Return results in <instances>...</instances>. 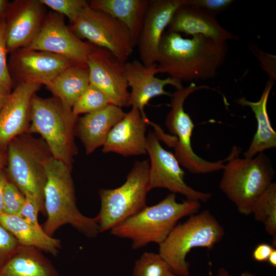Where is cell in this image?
<instances>
[{
  "label": "cell",
  "instance_id": "obj_7",
  "mask_svg": "<svg viewBox=\"0 0 276 276\" xmlns=\"http://www.w3.org/2000/svg\"><path fill=\"white\" fill-rule=\"evenodd\" d=\"M19 135L8 145V172L11 181L26 197L37 203L40 212L46 215L45 164L52 154L45 142L25 133Z\"/></svg>",
  "mask_w": 276,
  "mask_h": 276
},
{
  "label": "cell",
  "instance_id": "obj_3",
  "mask_svg": "<svg viewBox=\"0 0 276 276\" xmlns=\"http://www.w3.org/2000/svg\"><path fill=\"white\" fill-rule=\"evenodd\" d=\"M201 206L198 201L186 199L176 201L174 193L152 206H146L138 213L110 229L117 237L130 239L132 247L139 249L150 243L161 244L178 221L197 213Z\"/></svg>",
  "mask_w": 276,
  "mask_h": 276
},
{
  "label": "cell",
  "instance_id": "obj_23",
  "mask_svg": "<svg viewBox=\"0 0 276 276\" xmlns=\"http://www.w3.org/2000/svg\"><path fill=\"white\" fill-rule=\"evenodd\" d=\"M89 6L107 13L128 29L134 47L141 32L149 0H92Z\"/></svg>",
  "mask_w": 276,
  "mask_h": 276
},
{
  "label": "cell",
  "instance_id": "obj_34",
  "mask_svg": "<svg viewBox=\"0 0 276 276\" xmlns=\"http://www.w3.org/2000/svg\"><path fill=\"white\" fill-rule=\"evenodd\" d=\"M234 2L233 0H186V4L216 16L229 8Z\"/></svg>",
  "mask_w": 276,
  "mask_h": 276
},
{
  "label": "cell",
  "instance_id": "obj_45",
  "mask_svg": "<svg viewBox=\"0 0 276 276\" xmlns=\"http://www.w3.org/2000/svg\"><path fill=\"white\" fill-rule=\"evenodd\" d=\"M172 276H178V275H175V274H174V275H172Z\"/></svg>",
  "mask_w": 276,
  "mask_h": 276
},
{
  "label": "cell",
  "instance_id": "obj_35",
  "mask_svg": "<svg viewBox=\"0 0 276 276\" xmlns=\"http://www.w3.org/2000/svg\"><path fill=\"white\" fill-rule=\"evenodd\" d=\"M249 48L259 60L262 70L269 76L268 80L274 82L276 80L275 56L262 51L253 43L249 44Z\"/></svg>",
  "mask_w": 276,
  "mask_h": 276
},
{
  "label": "cell",
  "instance_id": "obj_26",
  "mask_svg": "<svg viewBox=\"0 0 276 276\" xmlns=\"http://www.w3.org/2000/svg\"><path fill=\"white\" fill-rule=\"evenodd\" d=\"M89 84L87 66L72 64L61 72L47 87L64 106L72 109Z\"/></svg>",
  "mask_w": 276,
  "mask_h": 276
},
{
  "label": "cell",
  "instance_id": "obj_42",
  "mask_svg": "<svg viewBox=\"0 0 276 276\" xmlns=\"http://www.w3.org/2000/svg\"><path fill=\"white\" fill-rule=\"evenodd\" d=\"M215 276H233L224 268H220Z\"/></svg>",
  "mask_w": 276,
  "mask_h": 276
},
{
  "label": "cell",
  "instance_id": "obj_28",
  "mask_svg": "<svg viewBox=\"0 0 276 276\" xmlns=\"http://www.w3.org/2000/svg\"><path fill=\"white\" fill-rule=\"evenodd\" d=\"M174 274L159 254L145 252L134 263L133 276H172Z\"/></svg>",
  "mask_w": 276,
  "mask_h": 276
},
{
  "label": "cell",
  "instance_id": "obj_24",
  "mask_svg": "<svg viewBox=\"0 0 276 276\" xmlns=\"http://www.w3.org/2000/svg\"><path fill=\"white\" fill-rule=\"evenodd\" d=\"M59 274L40 250L21 246L0 269V276H59Z\"/></svg>",
  "mask_w": 276,
  "mask_h": 276
},
{
  "label": "cell",
  "instance_id": "obj_22",
  "mask_svg": "<svg viewBox=\"0 0 276 276\" xmlns=\"http://www.w3.org/2000/svg\"><path fill=\"white\" fill-rule=\"evenodd\" d=\"M274 82L268 80L257 102H251L243 97L236 101L242 106L249 107L257 122V131L249 148L243 153L244 157L252 158L265 150L276 147V132L272 128L267 110V104L271 89Z\"/></svg>",
  "mask_w": 276,
  "mask_h": 276
},
{
  "label": "cell",
  "instance_id": "obj_29",
  "mask_svg": "<svg viewBox=\"0 0 276 276\" xmlns=\"http://www.w3.org/2000/svg\"><path fill=\"white\" fill-rule=\"evenodd\" d=\"M110 103L107 97L99 88L90 83L72 107L76 115L90 113L99 111Z\"/></svg>",
  "mask_w": 276,
  "mask_h": 276
},
{
  "label": "cell",
  "instance_id": "obj_17",
  "mask_svg": "<svg viewBox=\"0 0 276 276\" xmlns=\"http://www.w3.org/2000/svg\"><path fill=\"white\" fill-rule=\"evenodd\" d=\"M74 64L58 55L23 49L13 55L11 65L21 82L44 84L48 87L64 70Z\"/></svg>",
  "mask_w": 276,
  "mask_h": 276
},
{
  "label": "cell",
  "instance_id": "obj_30",
  "mask_svg": "<svg viewBox=\"0 0 276 276\" xmlns=\"http://www.w3.org/2000/svg\"><path fill=\"white\" fill-rule=\"evenodd\" d=\"M26 201V197L11 181L6 183L3 191V214L19 215Z\"/></svg>",
  "mask_w": 276,
  "mask_h": 276
},
{
  "label": "cell",
  "instance_id": "obj_14",
  "mask_svg": "<svg viewBox=\"0 0 276 276\" xmlns=\"http://www.w3.org/2000/svg\"><path fill=\"white\" fill-rule=\"evenodd\" d=\"M186 0H151L146 11L138 38L141 62L145 66L157 63L158 46L165 30L176 11Z\"/></svg>",
  "mask_w": 276,
  "mask_h": 276
},
{
  "label": "cell",
  "instance_id": "obj_32",
  "mask_svg": "<svg viewBox=\"0 0 276 276\" xmlns=\"http://www.w3.org/2000/svg\"><path fill=\"white\" fill-rule=\"evenodd\" d=\"M21 246L13 235L0 223V269Z\"/></svg>",
  "mask_w": 276,
  "mask_h": 276
},
{
  "label": "cell",
  "instance_id": "obj_8",
  "mask_svg": "<svg viewBox=\"0 0 276 276\" xmlns=\"http://www.w3.org/2000/svg\"><path fill=\"white\" fill-rule=\"evenodd\" d=\"M149 160L136 161L125 182L113 189H101L100 211L96 216L100 233L110 230L146 206Z\"/></svg>",
  "mask_w": 276,
  "mask_h": 276
},
{
  "label": "cell",
  "instance_id": "obj_16",
  "mask_svg": "<svg viewBox=\"0 0 276 276\" xmlns=\"http://www.w3.org/2000/svg\"><path fill=\"white\" fill-rule=\"evenodd\" d=\"M41 85L21 82L10 93L0 111V147L24 133L30 120L31 102Z\"/></svg>",
  "mask_w": 276,
  "mask_h": 276
},
{
  "label": "cell",
  "instance_id": "obj_15",
  "mask_svg": "<svg viewBox=\"0 0 276 276\" xmlns=\"http://www.w3.org/2000/svg\"><path fill=\"white\" fill-rule=\"evenodd\" d=\"M125 70L128 86L131 88L129 96V105L139 109L143 117L147 119L144 108L153 98L160 95L171 96L164 87L167 85L175 87L176 89L182 86V82L169 77L159 79L157 64L145 66L137 60L125 63Z\"/></svg>",
  "mask_w": 276,
  "mask_h": 276
},
{
  "label": "cell",
  "instance_id": "obj_44",
  "mask_svg": "<svg viewBox=\"0 0 276 276\" xmlns=\"http://www.w3.org/2000/svg\"><path fill=\"white\" fill-rule=\"evenodd\" d=\"M1 166H2V159L0 156V172H1Z\"/></svg>",
  "mask_w": 276,
  "mask_h": 276
},
{
  "label": "cell",
  "instance_id": "obj_4",
  "mask_svg": "<svg viewBox=\"0 0 276 276\" xmlns=\"http://www.w3.org/2000/svg\"><path fill=\"white\" fill-rule=\"evenodd\" d=\"M78 116L57 97L44 99L35 94L31 102L30 133L40 134L52 156L71 167L77 153L74 142Z\"/></svg>",
  "mask_w": 276,
  "mask_h": 276
},
{
  "label": "cell",
  "instance_id": "obj_9",
  "mask_svg": "<svg viewBox=\"0 0 276 276\" xmlns=\"http://www.w3.org/2000/svg\"><path fill=\"white\" fill-rule=\"evenodd\" d=\"M209 89L206 85L197 86L191 82L186 87L176 89L170 96L171 109L165 120V125L170 134L176 137L173 147L174 155L179 163L190 172L197 174L210 173L223 170L224 163L236 153L233 148L225 159L217 162L207 161L198 156L193 151L191 137L194 125L190 116L185 112L184 103L187 98L195 91Z\"/></svg>",
  "mask_w": 276,
  "mask_h": 276
},
{
  "label": "cell",
  "instance_id": "obj_38",
  "mask_svg": "<svg viewBox=\"0 0 276 276\" xmlns=\"http://www.w3.org/2000/svg\"><path fill=\"white\" fill-rule=\"evenodd\" d=\"M10 93V88L0 84V111Z\"/></svg>",
  "mask_w": 276,
  "mask_h": 276
},
{
  "label": "cell",
  "instance_id": "obj_11",
  "mask_svg": "<svg viewBox=\"0 0 276 276\" xmlns=\"http://www.w3.org/2000/svg\"><path fill=\"white\" fill-rule=\"evenodd\" d=\"M146 151L150 158L148 183L150 190L165 188L173 193L185 196L187 199L206 202L212 194L200 192L185 181V172L172 152L164 149L156 132L149 131L147 136Z\"/></svg>",
  "mask_w": 276,
  "mask_h": 276
},
{
  "label": "cell",
  "instance_id": "obj_40",
  "mask_svg": "<svg viewBox=\"0 0 276 276\" xmlns=\"http://www.w3.org/2000/svg\"><path fill=\"white\" fill-rule=\"evenodd\" d=\"M267 261L273 267H276V250L275 248L272 251L268 257Z\"/></svg>",
  "mask_w": 276,
  "mask_h": 276
},
{
  "label": "cell",
  "instance_id": "obj_19",
  "mask_svg": "<svg viewBox=\"0 0 276 276\" xmlns=\"http://www.w3.org/2000/svg\"><path fill=\"white\" fill-rule=\"evenodd\" d=\"M19 3L8 21H6L8 52L22 46L27 47L38 33L44 20V5L39 0L25 1Z\"/></svg>",
  "mask_w": 276,
  "mask_h": 276
},
{
  "label": "cell",
  "instance_id": "obj_10",
  "mask_svg": "<svg viewBox=\"0 0 276 276\" xmlns=\"http://www.w3.org/2000/svg\"><path fill=\"white\" fill-rule=\"evenodd\" d=\"M71 30L81 39L110 51L114 57L126 63L134 46L126 27L117 18L90 8L88 3L82 9Z\"/></svg>",
  "mask_w": 276,
  "mask_h": 276
},
{
  "label": "cell",
  "instance_id": "obj_6",
  "mask_svg": "<svg viewBox=\"0 0 276 276\" xmlns=\"http://www.w3.org/2000/svg\"><path fill=\"white\" fill-rule=\"evenodd\" d=\"M224 235L223 227L209 211L205 210L177 224L158 245V254L174 274L190 276L188 254L195 247L212 249Z\"/></svg>",
  "mask_w": 276,
  "mask_h": 276
},
{
  "label": "cell",
  "instance_id": "obj_21",
  "mask_svg": "<svg viewBox=\"0 0 276 276\" xmlns=\"http://www.w3.org/2000/svg\"><path fill=\"white\" fill-rule=\"evenodd\" d=\"M125 113L122 108L110 104L99 111L78 119L75 130L86 154L104 145L111 129Z\"/></svg>",
  "mask_w": 276,
  "mask_h": 276
},
{
  "label": "cell",
  "instance_id": "obj_41",
  "mask_svg": "<svg viewBox=\"0 0 276 276\" xmlns=\"http://www.w3.org/2000/svg\"><path fill=\"white\" fill-rule=\"evenodd\" d=\"M7 1L5 0H0V19L3 17V15L7 8Z\"/></svg>",
  "mask_w": 276,
  "mask_h": 276
},
{
  "label": "cell",
  "instance_id": "obj_5",
  "mask_svg": "<svg viewBox=\"0 0 276 276\" xmlns=\"http://www.w3.org/2000/svg\"><path fill=\"white\" fill-rule=\"evenodd\" d=\"M240 152L224 165L219 188L239 213L248 215L255 200L273 182L275 171L264 152L250 158H240Z\"/></svg>",
  "mask_w": 276,
  "mask_h": 276
},
{
  "label": "cell",
  "instance_id": "obj_25",
  "mask_svg": "<svg viewBox=\"0 0 276 276\" xmlns=\"http://www.w3.org/2000/svg\"><path fill=\"white\" fill-rule=\"evenodd\" d=\"M0 223L9 231L22 246L35 247L56 256L61 241L47 234L42 228L35 227L18 215H0Z\"/></svg>",
  "mask_w": 276,
  "mask_h": 276
},
{
  "label": "cell",
  "instance_id": "obj_39",
  "mask_svg": "<svg viewBox=\"0 0 276 276\" xmlns=\"http://www.w3.org/2000/svg\"><path fill=\"white\" fill-rule=\"evenodd\" d=\"M7 181L6 176L1 171L0 172V215L3 214V191Z\"/></svg>",
  "mask_w": 276,
  "mask_h": 276
},
{
  "label": "cell",
  "instance_id": "obj_20",
  "mask_svg": "<svg viewBox=\"0 0 276 276\" xmlns=\"http://www.w3.org/2000/svg\"><path fill=\"white\" fill-rule=\"evenodd\" d=\"M168 27L170 32L201 35L222 41L238 39L220 25L216 16L186 3L176 11Z\"/></svg>",
  "mask_w": 276,
  "mask_h": 276
},
{
  "label": "cell",
  "instance_id": "obj_33",
  "mask_svg": "<svg viewBox=\"0 0 276 276\" xmlns=\"http://www.w3.org/2000/svg\"><path fill=\"white\" fill-rule=\"evenodd\" d=\"M6 24L5 19H0V84L11 88L12 80L7 63L6 40Z\"/></svg>",
  "mask_w": 276,
  "mask_h": 276
},
{
  "label": "cell",
  "instance_id": "obj_2",
  "mask_svg": "<svg viewBox=\"0 0 276 276\" xmlns=\"http://www.w3.org/2000/svg\"><path fill=\"white\" fill-rule=\"evenodd\" d=\"M47 182L44 206L47 219L41 226L52 236L61 226L70 224L88 238L100 233L96 217H88L78 210L71 167L63 162L49 157L45 164Z\"/></svg>",
  "mask_w": 276,
  "mask_h": 276
},
{
  "label": "cell",
  "instance_id": "obj_18",
  "mask_svg": "<svg viewBox=\"0 0 276 276\" xmlns=\"http://www.w3.org/2000/svg\"><path fill=\"white\" fill-rule=\"evenodd\" d=\"M148 121L139 109L132 107L111 129L103 146L102 152L118 153L125 157L147 154Z\"/></svg>",
  "mask_w": 276,
  "mask_h": 276
},
{
  "label": "cell",
  "instance_id": "obj_31",
  "mask_svg": "<svg viewBox=\"0 0 276 276\" xmlns=\"http://www.w3.org/2000/svg\"><path fill=\"white\" fill-rule=\"evenodd\" d=\"M60 14L65 15L72 25L82 9L88 4L84 0H39Z\"/></svg>",
  "mask_w": 276,
  "mask_h": 276
},
{
  "label": "cell",
  "instance_id": "obj_13",
  "mask_svg": "<svg viewBox=\"0 0 276 276\" xmlns=\"http://www.w3.org/2000/svg\"><path fill=\"white\" fill-rule=\"evenodd\" d=\"M86 64L90 83L103 92L110 104L121 108L130 106L125 63L108 50L95 46Z\"/></svg>",
  "mask_w": 276,
  "mask_h": 276
},
{
  "label": "cell",
  "instance_id": "obj_1",
  "mask_svg": "<svg viewBox=\"0 0 276 276\" xmlns=\"http://www.w3.org/2000/svg\"><path fill=\"white\" fill-rule=\"evenodd\" d=\"M227 52L226 42L201 35L185 38L168 31L158 46V72L181 82L206 80L215 76Z\"/></svg>",
  "mask_w": 276,
  "mask_h": 276
},
{
  "label": "cell",
  "instance_id": "obj_36",
  "mask_svg": "<svg viewBox=\"0 0 276 276\" xmlns=\"http://www.w3.org/2000/svg\"><path fill=\"white\" fill-rule=\"evenodd\" d=\"M40 212L38 205L32 199L26 197V201L23 205L19 215L29 224L41 228L38 221V214Z\"/></svg>",
  "mask_w": 276,
  "mask_h": 276
},
{
  "label": "cell",
  "instance_id": "obj_12",
  "mask_svg": "<svg viewBox=\"0 0 276 276\" xmlns=\"http://www.w3.org/2000/svg\"><path fill=\"white\" fill-rule=\"evenodd\" d=\"M94 48L76 36L66 26L61 15L51 12L35 38L24 48L54 53L74 64L87 66L88 57Z\"/></svg>",
  "mask_w": 276,
  "mask_h": 276
},
{
  "label": "cell",
  "instance_id": "obj_37",
  "mask_svg": "<svg viewBox=\"0 0 276 276\" xmlns=\"http://www.w3.org/2000/svg\"><path fill=\"white\" fill-rule=\"evenodd\" d=\"M274 247L267 243H261L257 246L252 253V257L258 262L267 261Z\"/></svg>",
  "mask_w": 276,
  "mask_h": 276
},
{
  "label": "cell",
  "instance_id": "obj_27",
  "mask_svg": "<svg viewBox=\"0 0 276 276\" xmlns=\"http://www.w3.org/2000/svg\"><path fill=\"white\" fill-rule=\"evenodd\" d=\"M255 219L262 222L276 244V183L273 182L255 200L251 210Z\"/></svg>",
  "mask_w": 276,
  "mask_h": 276
},
{
  "label": "cell",
  "instance_id": "obj_43",
  "mask_svg": "<svg viewBox=\"0 0 276 276\" xmlns=\"http://www.w3.org/2000/svg\"><path fill=\"white\" fill-rule=\"evenodd\" d=\"M240 276H256V275L250 272L246 271L241 273Z\"/></svg>",
  "mask_w": 276,
  "mask_h": 276
}]
</instances>
